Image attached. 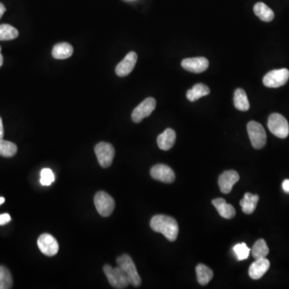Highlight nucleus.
I'll list each match as a JSON object with an SVG mask.
<instances>
[{"instance_id":"f257e3e1","label":"nucleus","mask_w":289,"mask_h":289,"mask_svg":"<svg viewBox=\"0 0 289 289\" xmlns=\"http://www.w3.org/2000/svg\"><path fill=\"white\" fill-rule=\"evenodd\" d=\"M150 225L153 231L162 234L169 241L173 242L177 239L179 228L173 218L164 215L154 216L150 220Z\"/></svg>"},{"instance_id":"f03ea898","label":"nucleus","mask_w":289,"mask_h":289,"mask_svg":"<svg viewBox=\"0 0 289 289\" xmlns=\"http://www.w3.org/2000/svg\"><path fill=\"white\" fill-rule=\"evenodd\" d=\"M117 263L118 267H121L125 271L130 284L136 287H139L142 284V279L137 271L134 260L130 255L126 254L121 255L117 259Z\"/></svg>"},{"instance_id":"7ed1b4c3","label":"nucleus","mask_w":289,"mask_h":289,"mask_svg":"<svg viewBox=\"0 0 289 289\" xmlns=\"http://www.w3.org/2000/svg\"><path fill=\"white\" fill-rule=\"evenodd\" d=\"M103 270L110 282V285L114 288H126L129 284H130L127 275L121 267H113L109 264H106L103 267Z\"/></svg>"},{"instance_id":"20e7f679","label":"nucleus","mask_w":289,"mask_h":289,"mask_svg":"<svg viewBox=\"0 0 289 289\" xmlns=\"http://www.w3.org/2000/svg\"><path fill=\"white\" fill-rule=\"evenodd\" d=\"M267 127L271 134L277 138L284 139L288 136V122L281 114H272L270 115L267 122Z\"/></svg>"},{"instance_id":"39448f33","label":"nucleus","mask_w":289,"mask_h":289,"mask_svg":"<svg viewBox=\"0 0 289 289\" xmlns=\"http://www.w3.org/2000/svg\"><path fill=\"white\" fill-rule=\"evenodd\" d=\"M247 129L252 146L256 150L264 147L267 142V134L261 124L251 121L247 124Z\"/></svg>"},{"instance_id":"423d86ee","label":"nucleus","mask_w":289,"mask_h":289,"mask_svg":"<svg viewBox=\"0 0 289 289\" xmlns=\"http://www.w3.org/2000/svg\"><path fill=\"white\" fill-rule=\"evenodd\" d=\"M94 150L102 167L108 168L112 165L115 157V149L113 145L107 142H99L94 148Z\"/></svg>"},{"instance_id":"0eeeda50","label":"nucleus","mask_w":289,"mask_h":289,"mask_svg":"<svg viewBox=\"0 0 289 289\" xmlns=\"http://www.w3.org/2000/svg\"><path fill=\"white\" fill-rule=\"evenodd\" d=\"M94 204L98 213L102 217H109L112 215L115 208V201L109 194L99 191L94 197Z\"/></svg>"},{"instance_id":"6e6552de","label":"nucleus","mask_w":289,"mask_h":289,"mask_svg":"<svg viewBox=\"0 0 289 289\" xmlns=\"http://www.w3.org/2000/svg\"><path fill=\"white\" fill-rule=\"evenodd\" d=\"M289 79V71L287 68L275 69L266 74L263 83L267 88H279L284 85Z\"/></svg>"},{"instance_id":"1a4fd4ad","label":"nucleus","mask_w":289,"mask_h":289,"mask_svg":"<svg viewBox=\"0 0 289 289\" xmlns=\"http://www.w3.org/2000/svg\"><path fill=\"white\" fill-rule=\"evenodd\" d=\"M156 108V101L154 98H148L146 100L137 106L132 113L131 118L133 122L140 123L144 118H147L153 113Z\"/></svg>"},{"instance_id":"9d476101","label":"nucleus","mask_w":289,"mask_h":289,"mask_svg":"<svg viewBox=\"0 0 289 289\" xmlns=\"http://www.w3.org/2000/svg\"><path fill=\"white\" fill-rule=\"evenodd\" d=\"M40 251L48 256H54L59 251V243L50 234H42L37 240Z\"/></svg>"},{"instance_id":"9b49d317","label":"nucleus","mask_w":289,"mask_h":289,"mask_svg":"<svg viewBox=\"0 0 289 289\" xmlns=\"http://www.w3.org/2000/svg\"><path fill=\"white\" fill-rule=\"evenodd\" d=\"M150 175L157 181L165 183H172L175 180V173L170 166L164 164H158L150 170Z\"/></svg>"},{"instance_id":"f8f14e48","label":"nucleus","mask_w":289,"mask_h":289,"mask_svg":"<svg viewBox=\"0 0 289 289\" xmlns=\"http://www.w3.org/2000/svg\"><path fill=\"white\" fill-rule=\"evenodd\" d=\"M209 61L205 57L187 58L181 61V67L188 72L201 73L208 69Z\"/></svg>"},{"instance_id":"ddd939ff","label":"nucleus","mask_w":289,"mask_h":289,"mask_svg":"<svg viewBox=\"0 0 289 289\" xmlns=\"http://www.w3.org/2000/svg\"><path fill=\"white\" fill-rule=\"evenodd\" d=\"M138 60V55L134 52H130L126 55L122 61L116 67L115 72L118 76H126L134 70Z\"/></svg>"},{"instance_id":"4468645a","label":"nucleus","mask_w":289,"mask_h":289,"mask_svg":"<svg viewBox=\"0 0 289 289\" xmlns=\"http://www.w3.org/2000/svg\"><path fill=\"white\" fill-rule=\"evenodd\" d=\"M239 180V173L235 170H228L222 173L219 178V185H220L222 193H230L233 188V185Z\"/></svg>"},{"instance_id":"2eb2a0df","label":"nucleus","mask_w":289,"mask_h":289,"mask_svg":"<svg viewBox=\"0 0 289 289\" xmlns=\"http://www.w3.org/2000/svg\"><path fill=\"white\" fill-rule=\"evenodd\" d=\"M270 262L266 258L255 259L249 267V276L251 279H259L263 277V275L269 269Z\"/></svg>"},{"instance_id":"dca6fc26","label":"nucleus","mask_w":289,"mask_h":289,"mask_svg":"<svg viewBox=\"0 0 289 289\" xmlns=\"http://www.w3.org/2000/svg\"><path fill=\"white\" fill-rule=\"evenodd\" d=\"M212 204L215 206V208L217 210L221 217L224 219L231 220L233 219L235 216V209L233 206L227 204V202L224 199L218 198L216 200H212Z\"/></svg>"},{"instance_id":"f3484780","label":"nucleus","mask_w":289,"mask_h":289,"mask_svg":"<svg viewBox=\"0 0 289 289\" xmlns=\"http://www.w3.org/2000/svg\"><path fill=\"white\" fill-rule=\"evenodd\" d=\"M175 140L176 134L174 130L172 129H166L162 134L158 136L157 142L158 147L161 150L167 151L173 147L175 143Z\"/></svg>"},{"instance_id":"a211bd4d","label":"nucleus","mask_w":289,"mask_h":289,"mask_svg":"<svg viewBox=\"0 0 289 289\" xmlns=\"http://www.w3.org/2000/svg\"><path fill=\"white\" fill-rule=\"evenodd\" d=\"M73 53V48L68 43H60L55 45L52 49V57L56 60H65L72 56Z\"/></svg>"},{"instance_id":"6ab92c4d","label":"nucleus","mask_w":289,"mask_h":289,"mask_svg":"<svg viewBox=\"0 0 289 289\" xmlns=\"http://www.w3.org/2000/svg\"><path fill=\"white\" fill-rule=\"evenodd\" d=\"M258 201H259V196L246 193L243 196V200L240 201L242 211L247 215H251L255 212Z\"/></svg>"},{"instance_id":"aec40b11","label":"nucleus","mask_w":289,"mask_h":289,"mask_svg":"<svg viewBox=\"0 0 289 289\" xmlns=\"http://www.w3.org/2000/svg\"><path fill=\"white\" fill-rule=\"evenodd\" d=\"M253 10L255 16H258L262 21H264V22H271L275 17L273 11L263 3H257L255 4Z\"/></svg>"},{"instance_id":"412c9836","label":"nucleus","mask_w":289,"mask_h":289,"mask_svg":"<svg viewBox=\"0 0 289 289\" xmlns=\"http://www.w3.org/2000/svg\"><path fill=\"white\" fill-rule=\"evenodd\" d=\"M234 105L235 108L240 111H247L250 109V103L245 91L242 88H237L234 93Z\"/></svg>"},{"instance_id":"4be33fe9","label":"nucleus","mask_w":289,"mask_h":289,"mask_svg":"<svg viewBox=\"0 0 289 289\" xmlns=\"http://www.w3.org/2000/svg\"><path fill=\"white\" fill-rule=\"evenodd\" d=\"M210 93V88L204 84H197L193 88L188 90L186 98L189 102H196L203 97L208 96Z\"/></svg>"},{"instance_id":"5701e85b","label":"nucleus","mask_w":289,"mask_h":289,"mask_svg":"<svg viewBox=\"0 0 289 289\" xmlns=\"http://www.w3.org/2000/svg\"><path fill=\"white\" fill-rule=\"evenodd\" d=\"M196 275H197V280L200 284L205 286L212 280L213 278V271L208 266L204 264H199L196 267Z\"/></svg>"},{"instance_id":"b1692460","label":"nucleus","mask_w":289,"mask_h":289,"mask_svg":"<svg viewBox=\"0 0 289 289\" xmlns=\"http://www.w3.org/2000/svg\"><path fill=\"white\" fill-rule=\"evenodd\" d=\"M268 253H269V249L264 239H260L255 242L251 249V254L255 259L266 258Z\"/></svg>"},{"instance_id":"393cba45","label":"nucleus","mask_w":289,"mask_h":289,"mask_svg":"<svg viewBox=\"0 0 289 289\" xmlns=\"http://www.w3.org/2000/svg\"><path fill=\"white\" fill-rule=\"evenodd\" d=\"M17 146L13 142L0 139V156L4 158H12L17 153Z\"/></svg>"},{"instance_id":"a878e982","label":"nucleus","mask_w":289,"mask_h":289,"mask_svg":"<svg viewBox=\"0 0 289 289\" xmlns=\"http://www.w3.org/2000/svg\"><path fill=\"white\" fill-rule=\"evenodd\" d=\"M19 36V32L14 27L9 24H2L0 25V40H12L17 38Z\"/></svg>"},{"instance_id":"bb28decb","label":"nucleus","mask_w":289,"mask_h":289,"mask_svg":"<svg viewBox=\"0 0 289 289\" xmlns=\"http://www.w3.org/2000/svg\"><path fill=\"white\" fill-rule=\"evenodd\" d=\"M12 286V274L6 267L0 266V289H10Z\"/></svg>"},{"instance_id":"cd10ccee","label":"nucleus","mask_w":289,"mask_h":289,"mask_svg":"<svg viewBox=\"0 0 289 289\" xmlns=\"http://www.w3.org/2000/svg\"><path fill=\"white\" fill-rule=\"evenodd\" d=\"M233 250L235 255H236V257L240 261L247 259L249 256L250 251H251L249 247H247L245 243H238L233 247Z\"/></svg>"},{"instance_id":"c85d7f7f","label":"nucleus","mask_w":289,"mask_h":289,"mask_svg":"<svg viewBox=\"0 0 289 289\" xmlns=\"http://www.w3.org/2000/svg\"><path fill=\"white\" fill-rule=\"evenodd\" d=\"M55 181V175L50 169H44L40 173V183L44 185H49Z\"/></svg>"},{"instance_id":"c756f323","label":"nucleus","mask_w":289,"mask_h":289,"mask_svg":"<svg viewBox=\"0 0 289 289\" xmlns=\"http://www.w3.org/2000/svg\"><path fill=\"white\" fill-rule=\"evenodd\" d=\"M11 220H12L11 216L8 214L0 215V225L3 226L8 224L11 221Z\"/></svg>"},{"instance_id":"7c9ffc66","label":"nucleus","mask_w":289,"mask_h":289,"mask_svg":"<svg viewBox=\"0 0 289 289\" xmlns=\"http://www.w3.org/2000/svg\"><path fill=\"white\" fill-rule=\"evenodd\" d=\"M282 186H283V189L286 193L289 194V179L284 180L283 181V184H282Z\"/></svg>"},{"instance_id":"2f4dec72","label":"nucleus","mask_w":289,"mask_h":289,"mask_svg":"<svg viewBox=\"0 0 289 289\" xmlns=\"http://www.w3.org/2000/svg\"><path fill=\"white\" fill-rule=\"evenodd\" d=\"M4 136V126H3L2 118L0 117V139H3Z\"/></svg>"},{"instance_id":"473e14b6","label":"nucleus","mask_w":289,"mask_h":289,"mask_svg":"<svg viewBox=\"0 0 289 289\" xmlns=\"http://www.w3.org/2000/svg\"><path fill=\"white\" fill-rule=\"evenodd\" d=\"M5 12H6V8L4 7V4L0 3V19L2 18Z\"/></svg>"},{"instance_id":"72a5a7b5","label":"nucleus","mask_w":289,"mask_h":289,"mask_svg":"<svg viewBox=\"0 0 289 289\" xmlns=\"http://www.w3.org/2000/svg\"><path fill=\"white\" fill-rule=\"evenodd\" d=\"M3 64H4V57H3V55L1 54V47H0V68L2 67Z\"/></svg>"},{"instance_id":"f704fd0d","label":"nucleus","mask_w":289,"mask_h":289,"mask_svg":"<svg viewBox=\"0 0 289 289\" xmlns=\"http://www.w3.org/2000/svg\"><path fill=\"white\" fill-rule=\"evenodd\" d=\"M4 202H5V199L3 197H0V205L4 204Z\"/></svg>"}]
</instances>
